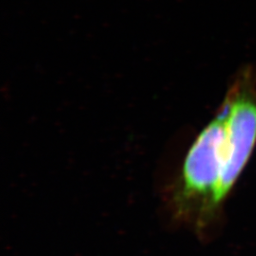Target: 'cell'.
I'll return each mask as SVG.
<instances>
[{
    "label": "cell",
    "instance_id": "cell-1",
    "mask_svg": "<svg viewBox=\"0 0 256 256\" xmlns=\"http://www.w3.org/2000/svg\"><path fill=\"white\" fill-rule=\"evenodd\" d=\"M225 160L216 196V207L227 196L247 164L256 144V74L242 70L228 92Z\"/></svg>",
    "mask_w": 256,
    "mask_h": 256
},
{
    "label": "cell",
    "instance_id": "cell-2",
    "mask_svg": "<svg viewBox=\"0 0 256 256\" xmlns=\"http://www.w3.org/2000/svg\"><path fill=\"white\" fill-rule=\"evenodd\" d=\"M227 110L220 114L198 137L183 166L178 200L180 206L198 203L202 212L216 208V196L225 160Z\"/></svg>",
    "mask_w": 256,
    "mask_h": 256
}]
</instances>
